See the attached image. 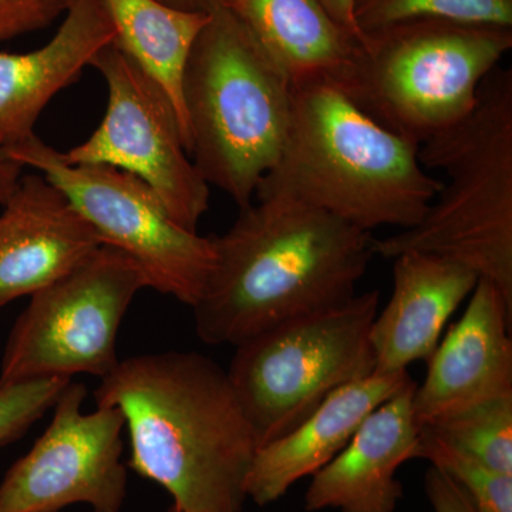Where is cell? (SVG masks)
Listing matches in <instances>:
<instances>
[{
	"label": "cell",
	"instance_id": "obj_1",
	"mask_svg": "<svg viewBox=\"0 0 512 512\" xmlns=\"http://www.w3.org/2000/svg\"><path fill=\"white\" fill-rule=\"evenodd\" d=\"M117 407L130 467L163 487L181 512H242L258 444L227 370L198 352L120 360L94 390Z\"/></svg>",
	"mask_w": 512,
	"mask_h": 512
},
{
	"label": "cell",
	"instance_id": "obj_2",
	"mask_svg": "<svg viewBox=\"0 0 512 512\" xmlns=\"http://www.w3.org/2000/svg\"><path fill=\"white\" fill-rule=\"evenodd\" d=\"M215 264L192 306L195 332L210 346H238L299 316L356 295L372 261V235L328 212L259 198L212 237Z\"/></svg>",
	"mask_w": 512,
	"mask_h": 512
},
{
	"label": "cell",
	"instance_id": "obj_3",
	"mask_svg": "<svg viewBox=\"0 0 512 512\" xmlns=\"http://www.w3.org/2000/svg\"><path fill=\"white\" fill-rule=\"evenodd\" d=\"M419 146L380 126L338 87H295L281 156L256 190L328 212L369 232L419 224L441 181Z\"/></svg>",
	"mask_w": 512,
	"mask_h": 512
},
{
	"label": "cell",
	"instance_id": "obj_4",
	"mask_svg": "<svg viewBox=\"0 0 512 512\" xmlns=\"http://www.w3.org/2000/svg\"><path fill=\"white\" fill-rule=\"evenodd\" d=\"M446 181L419 224L372 241L373 255L440 256L493 282L512 302V70L485 79L473 111L419 148Z\"/></svg>",
	"mask_w": 512,
	"mask_h": 512
},
{
	"label": "cell",
	"instance_id": "obj_5",
	"mask_svg": "<svg viewBox=\"0 0 512 512\" xmlns=\"http://www.w3.org/2000/svg\"><path fill=\"white\" fill-rule=\"evenodd\" d=\"M293 87L224 6L195 40L185 67L188 153L210 187L241 208L274 168L291 119Z\"/></svg>",
	"mask_w": 512,
	"mask_h": 512
},
{
	"label": "cell",
	"instance_id": "obj_6",
	"mask_svg": "<svg viewBox=\"0 0 512 512\" xmlns=\"http://www.w3.org/2000/svg\"><path fill=\"white\" fill-rule=\"evenodd\" d=\"M512 49V29L421 19L366 33L342 90L363 113L423 146L456 126Z\"/></svg>",
	"mask_w": 512,
	"mask_h": 512
},
{
	"label": "cell",
	"instance_id": "obj_7",
	"mask_svg": "<svg viewBox=\"0 0 512 512\" xmlns=\"http://www.w3.org/2000/svg\"><path fill=\"white\" fill-rule=\"evenodd\" d=\"M380 293L299 316L235 346L227 370L256 444L291 433L346 384L375 373L369 333Z\"/></svg>",
	"mask_w": 512,
	"mask_h": 512
},
{
	"label": "cell",
	"instance_id": "obj_8",
	"mask_svg": "<svg viewBox=\"0 0 512 512\" xmlns=\"http://www.w3.org/2000/svg\"><path fill=\"white\" fill-rule=\"evenodd\" d=\"M5 151L56 185L101 244L130 256L147 288L190 308L200 301L215 264L214 241L181 227L146 183L106 165L67 163L63 153L37 136Z\"/></svg>",
	"mask_w": 512,
	"mask_h": 512
},
{
	"label": "cell",
	"instance_id": "obj_9",
	"mask_svg": "<svg viewBox=\"0 0 512 512\" xmlns=\"http://www.w3.org/2000/svg\"><path fill=\"white\" fill-rule=\"evenodd\" d=\"M144 288L140 266L101 245L70 274L30 296L3 350L0 389L53 377L109 376L120 362L121 322Z\"/></svg>",
	"mask_w": 512,
	"mask_h": 512
},
{
	"label": "cell",
	"instance_id": "obj_10",
	"mask_svg": "<svg viewBox=\"0 0 512 512\" xmlns=\"http://www.w3.org/2000/svg\"><path fill=\"white\" fill-rule=\"evenodd\" d=\"M90 66L106 83V113L92 136L63 153L64 160L134 175L181 227L197 231L210 208L211 187L192 163L173 103L114 42Z\"/></svg>",
	"mask_w": 512,
	"mask_h": 512
},
{
	"label": "cell",
	"instance_id": "obj_11",
	"mask_svg": "<svg viewBox=\"0 0 512 512\" xmlns=\"http://www.w3.org/2000/svg\"><path fill=\"white\" fill-rule=\"evenodd\" d=\"M87 387H64L45 433L0 483V512H60L89 505L93 512H121L127 497L123 463L124 414L117 407L83 413Z\"/></svg>",
	"mask_w": 512,
	"mask_h": 512
},
{
	"label": "cell",
	"instance_id": "obj_12",
	"mask_svg": "<svg viewBox=\"0 0 512 512\" xmlns=\"http://www.w3.org/2000/svg\"><path fill=\"white\" fill-rule=\"evenodd\" d=\"M512 302L478 279L464 315L427 362L413 394L417 427L433 426L480 404L512 396Z\"/></svg>",
	"mask_w": 512,
	"mask_h": 512
},
{
	"label": "cell",
	"instance_id": "obj_13",
	"mask_svg": "<svg viewBox=\"0 0 512 512\" xmlns=\"http://www.w3.org/2000/svg\"><path fill=\"white\" fill-rule=\"evenodd\" d=\"M0 212V308L32 296L82 265L101 241L42 174L20 177Z\"/></svg>",
	"mask_w": 512,
	"mask_h": 512
},
{
	"label": "cell",
	"instance_id": "obj_14",
	"mask_svg": "<svg viewBox=\"0 0 512 512\" xmlns=\"http://www.w3.org/2000/svg\"><path fill=\"white\" fill-rule=\"evenodd\" d=\"M413 379L369 414L346 447L320 468L305 495V510L394 512L403 498L396 473L416 458L420 429L413 417Z\"/></svg>",
	"mask_w": 512,
	"mask_h": 512
},
{
	"label": "cell",
	"instance_id": "obj_15",
	"mask_svg": "<svg viewBox=\"0 0 512 512\" xmlns=\"http://www.w3.org/2000/svg\"><path fill=\"white\" fill-rule=\"evenodd\" d=\"M116 39L101 0H73L55 36L28 53L0 52V148L36 136L40 114Z\"/></svg>",
	"mask_w": 512,
	"mask_h": 512
},
{
	"label": "cell",
	"instance_id": "obj_16",
	"mask_svg": "<svg viewBox=\"0 0 512 512\" xmlns=\"http://www.w3.org/2000/svg\"><path fill=\"white\" fill-rule=\"evenodd\" d=\"M392 261V296L369 333L380 375L404 372L419 360L429 362L447 320L480 279L440 256L406 252Z\"/></svg>",
	"mask_w": 512,
	"mask_h": 512
},
{
	"label": "cell",
	"instance_id": "obj_17",
	"mask_svg": "<svg viewBox=\"0 0 512 512\" xmlns=\"http://www.w3.org/2000/svg\"><path fill=\"white\" fill-rule=\"evenodd\" d=\"M410 379L404 370L346 384L291 433L259 447L245 485L248 500L259 507L274 504L299 480L315 476L346 447L366 417Z\"/></svg>",
	"mask_w": 512,
	"mask_h": 512
},
{
	"label": "cell",
	"instance_id": "obj_18",
	"mask_svg": "<svg viewBox=\"0 0 512 512\" xmlns=\"http://www.w3.org/2000/svg\"><path fill=\"white\" fill-rule=\"evenodd\" d=\"M252 40L295 87H340L359 43L319 0H222Z\"/></svg>",
	"mask_w": 512,
	"mask_h": 512
},
{
	"label": "cell",
	"instance_id": "obj_19",
	"mask_svg": "<svg viewBox=\"0 0 512 512\" xmlns=\"http://www.w3.org/2000/svg\"><path fill=\"white\" fill-rule=\"evenodd\" d=\"M126 53L173 103L188 150L183 104L185 67L211 13L187 12L161 0H101ZM190 154V153H188Z\"/></svg>",
	"mask_w": 512,
	"mask_h": 512
},
{
	"label": "cell",
	"instance_id": "obj_20",
	"mask_svg": "<svg viewBox=\"0 0 512 512\" xmlns=\"http://www.w3.org/2000/svg\"><path fill=\"white\" fill-rule=\"evenodd\" d=\"M355 19L363 36L421 19L512 29V0H356Z\"/></svg>",
	"mask_w": 512,
	"mask_h": 512
},
{
	"label": "cell",
	"instance_id": "obj_21",
	"mask_svg": "<svg viewBox=\"0 0 512 512\" xmlns=\"http://www.w3.org/2000/svg\"><path fill=\"white\" fill-rule=\"evenodd\" d=\"M416 458L446 474L473 501L478 512H512V476L488 467L443 439L436 431L420 429Z\"/></svg>",
	"mask_w": 512,
	"mask_h": 512
},
{
	"label": "cell",
	"instance_id": "obj_22",
	"mask_svg": "<svg viewBox=\"0 0 512 512\" xmlns=\"http://www.w3.org/2000/svg\"><path fill=\"white\" fill-rule=\"evenodd\" d=\"M427 429L493 470L512 476V396L480 404Z\"/></svg>",
	"mask_w": 512,
	"mask_h": 512
},
{
	"label": "cell",
	"instance_id": "obj_23",
	"mask_svg": "<svg viewBox=\"0 0 512 512\" xmlns=\"http://www.w3.org/2000/svg\"><path fill=\"white\" fill-rule=\"evenodd\" d=\"M70 380L53 377L0 389V448L25 436L50 412Z\"/></svg>",
	"mask_w": 512,
	"mask_h": 512
},
{
	"label": "cell",
	"instance_id": "obj_24",
	"mask_svg": "<svg viewBox=\"0 0 512 512\" xmlns=\"http://www.w3.org/2000/svg\"><path fill=\"white\" fill-rule=\"evenodd\" d=\"M73 0H0V42L45 29Z\"/></svg>",
	"mask_w": 512,
	"mask_h": 512
},
{
	"label": "cell",
	"instance_id": "obj_25",
	"mask_svg": "<svg viewBox=\"0 0 512 512\" xmlns=\"http://www.w3.org/2000/svg\"><path fill=\"white\" fill-rule=\"evenodd\" d=\"M424 491L434 512H478L470 497L437 468L426 471Z\"/></svg>",
	"mask_w": 512,
	"mask_h": 512
},
{
	"label": "cell",
	"instance_id": "obj_26",
	"mask_svg": "<svg viewBox=\"0 0 512 512\" xmlns=\"http://www.w3.org/2000/svg\"><path fill=\"white\" fill-rule=\"evenodd\" d=\"M319 2L322 3L323 8L328 10L329 15L359 43V46L362 45L365 36L357 28L355 19L356 0H319Z\"/></svg>",
	"mask_w": 512,
	"mask_h": 512
},
{
	"label": "cell",
	"instance_id": "obj_27",
	"mask_svg": "<svg viewBox=\"0 0 512 512\" xmlns=\"http://www.w3.org/2000/svg\"><path fill=\"white\" fill-rule=\"evenodd\" d=\"M23 167L8 156L5 150L0 148V207L8 201L12 192L15 191Z\"/></svg>",
	"mask_w": 512,
	"mask_h": 512
},
{
	"label": "cell",
	"instance_id": "obj_28",
	"mask_svg": "<svg viewBox=\"0 0 512 512\" xmlns=\"http://www.w3.org/2000/svg\"><path fill=\"white\" fill-rule=\"evenodd\" d=\"M161 2L175 9L197 13H212L222 5V0H161Z\"/></svg>",
	"mask_w": 512,
	"mask_h": 512
},
{
	"label": "cell",
	"instance_id": "obj_29",
	"mask_svg": "<svg viewBox=\"0 0 512 512\" xmlns=\"http://www.w3.org/2000/svg\"><path fill=\"white\" fill-rule=\"evenodd\" d=\"M164 512H181V511L178 510L177 507H174V505H171V507L168 508V510H165Z\"/></svg>",
	"mask_w": 512,
	"mask_h": 512
}]
</instances>
